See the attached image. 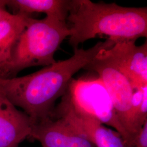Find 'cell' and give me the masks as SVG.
Segmentation results:
<instances>
[{"label": "cell", "instance_id": "10", "mask_svg": "<svg viewBox=\"0 0 147 147\" xmlns=\"http://www.w3.org/2000/svg\"><path fill=\"white\" fill-rule=\"evenodd\" d=\"M30 17L19 13L11 14L0 21V78L5 76L11 63L12 50Z\"/></svg>", "mask_w": 147, "mask_h": 147}, {"label": "cell", "instance_id": "12", "mask_svg": "<svg viewBox=\"0 0 147 147\" xmlns=\"http://www.w3.org/2000/svg\"><path fill=\"white\" fill-rule=\"evenodd\" d=\"M132 103L137 125L141 129L147 121V85L134 89Z\"/></svg>", "mask_w": 147, "mask_h": 147}, {"label": "cell", "instance_id": "7", "mask_svg": "<svg viewBox=\"0 0 147 147\" xmlns=\"http://www.w3.org/2000/svg\"><path fill=\"white\" fill-rule=\"evenodd\" d=\"M119 40L107 50L118 68L130 81L134 89L147 85V42Z\"/></svg>", "mask_w": 147, "mask_h": 147}, {"label": "cell", "instance_id": "5", "mask_svg": "<svg viewBox=\"0 0 147 147\" xmlns=\"http://www.w3.org/2000/svg\"><path fill=\"white\" fill-rule=\"evenodd\" d=\"M62 98L78 113L113 128L126 145V133L121 126L109 93L99 77L73 78Z\"/></svg>", "mask_w": 147, "mask_h": 147}, {"label": "cell", "instance_id": "4", "mask_svg": "<svg viewBox=\"0 0 147 147\" xmlns=\"http://www.w3.org/2000/svg\"><path fill=\"white\" fill-rule=\"evenodd\" d=\"M107 49L100 51L84 69L95 72L104 84L118 121L126 133V146L128 147L141 130L137 125L134 113V89L107 53Z\"/></svg>", "mask_w": 147, "mask_h": 147}, {"label": "cell", "instance_id": "9", "mask_svg": "<svg viewBox=\"0 0 147 147\" xmlns=\"http://www.w3.org/2000/svg\"><path fill=\"white\" fill-rule=\"evenodd\" d=\"M30 137L44 147H95L76 134L61 117H51L35 124Z\"/></svg>", "mask_w": 147, "mask_h": 147}, {"label": "cell", "instance_id": "15", "mask_svg": "<svg viewBox=\"0 0 147 147\" xmlns=\"http://www.w3.org/2000/svg\"></svg>", "mask_w": 147, "mask_h": 147}, {"label": "cell", "instance_id": "14", "mask_svg": "<svg viewBox=\"0 0 147 147\" xmlns=\"http://www.w3.org/2000/svg\"><path fill=\"white\" fill-rule=\"evenodd\" d=\"M6 0H0V21L11 14L6 9Z\"/></svg>", "mask_w": 147, "mask_h": 147}, {"label": "cell", "instance_id": "1", "mask_svg": "<svg viewBox=\"0 0 147 147\" xmlns=\"http://www.w3.org/2000/svg\"><path fill=\"white\" fill-rule=\"evenodd\" d=\"M116 42L107 39L86 50L74 49L70 58L56 61L28 75L0 78V87L9 100L36 124L50 117L56 101L65 94L74 75L100 51L110 48Z\"/></svg>", "mask_w": 147, "mask_h": 147}, {"label": "cell", "instance_id": "11", "mask_svg": "<svg viewBox=\"0 0 147 147\" xmlns=\"http://www.w3.org/2000/svg\"><path fill=\"white\" fill-rule=\"evenodd\" d=\"M73 0H7L6 5L18 11L16 13L30 16L44 13L46 16L67 22Z\"/></svg>", "mask_w": 147, "mask_h": 147}, {"label": "cell", "instance_id": "2", "mask_svg": "<svg viewBox=\"0 0 147 147\" xmlns=\"http://www.w3.org/2000/svg\"><path fill=\"white\" fill-rule=\"evenodd\" d=\"M67 24L70 31L69 42L74 50L100 36L115 41L137 40L147 37V8L73 0Z\"/></svg>", "mask_w": 147, "mask_h": 147}, {"label": "cell", "instance_id": "8", "mask_svg": "<svg viewBox=\"0 0 147 147\" xmlns=\"http://www.w3.org/2000/svg\"><path fill=\"white\" fill-rule=\"evenodd\" d=\"M35 124L18 109L0 87V147H19L31 136Z\"/></svg>", "mask_w": 147, "mask_h": 147}, {"label": "cell", "instance_id": "3", "mask_svg": "<svg viewBox=\"0 0 147 147\" xmlns=\"http://www.w3.org/2000/svg\"><path fill=\"white\" fill-rule=\"evenodd\" d=\"M69 36L67 22L47 16L42 19L30 16L12 50L11 63L3 78L16 77L30 67H47L55 63V53Z\"/></svg>", "mask_w": 147, "mask_h": 147}, {"label": "cell", "instance_id": "6", "mask_svg": "<svg viewBox=\"0 0 147 147\" xmlns=\"http://www.w3.org/2000/svg\"><path fill=\"white\" fill-rule=\"evenodd\" d=\"M50 117L63 118L76 134L90 142L95 147H126L117 132L106 127L96 119L76 112L62 98Z\"/></svg>", "mask_w": 147, "mask_h": 147}, {"label": "cell", "instance_id": "13", "mask_svg": "<svg viewBox=\"0 0 147 147\" xmlns=\"http://www.w3.org/2000/svg\"><path fill=\"white\" fill-rule=\"evenodd\" d=\"M128 147H147V121Z\"/></svg>", "mask_w": 147, "mask_h": 147}]
</instances>
